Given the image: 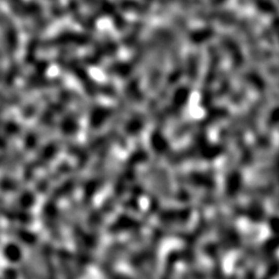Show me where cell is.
Listing matches in <instances>:
<instances>
[{"label": "cell", "instance_id": "cell-1", "mask_svg": "<svg viewBox=\"0 0 279 279\" xmlns=\"http://www.w3.org/2000/svg\"><path fill=\"white\" fill-rule=\"evenodd\" d=\"M43 220H44V223L48 229V231L50 232V234L53 237H55V239L56 238L59 239L60 230L58 226L56 208H55V205L53 204V203L49 202L45 205V207L43 209Z\"/></svg>", "mask_w": 279, "mask_h": 279}, {"label": "cell", "instance_id": "cell-2", "mask_svg": "<svg viewBox=\"0 0 279 279\" xmlns=\"http://www.w3.org/2000/svg\"><path fill=\"white\" fill-rule=\"evenodd\" d=\"M0 215H3L11 221H18L22 223H29L32 220V216L21 210L5 206L4 202L0 201Z\"/></svg>", "mask_w": 279, "mask_h": 279}, {"label": "cell", "instance_id": "cell-3", "mask_svg": "<svg viewBox=\"0 0 279 279\" xmlns=\"http://www.w3.org/2000/svg\"><path fill=\"white\" fill-rule=\"evenodd\" d=\"M43 260L46 268L45 279H56V272L52 263V251L50 245H45L43 250Z\"/></svg>", "mask_w": 279, "mask_h": 279}, {"label": "cell", "instance_id": "cell-4", "mask_svg": "<svg viewBox=\"0 0 279 279\" xmlns=\"http://www.w3.org/2000/svg\"><path fill=\"white\" fill-rule=\"evenodd\" d=\"M4 256L11 263L22 262V250L15 243H9L4 248Z\"/></svg>", "mask_w": 279, "mask_h": 279}, {"label": "cell", "instance_id": "cell-5", "mask_svg": "<svg viewBox=\"0 0 279 279\" xmlns=\"http://www.w3.org/2000/svg\"><path fill=\"white\" fill-rule=\"evenodd\" d=\"M13 234L16 235V237L21 242L28 245L29 247H34L36 245L37 238L32 232H29V231H26V230H21V229H16V230L14 229Z\"/></svg>", "mask_w": 279, "mask_h": 279}, {"label": "cell", "instance_id": "cell-6", "mask_svg": "<svg viewBox=\"0 0 279 279\" xmlns=\"http://www.w3.org/2000/svg\"><path fill=\"white\" fill-rule=\"evenodd\" d=\"M35 202V197L34 195L29 192V191H24L20 194L19 198H18V203L19 205L22 207V208H30L33 206Z\"/></svg>", "mask_w": 279, "mask_h": 279}, {"label": "cell", "instance_id": "cell-7", "mask_svg": "<svg viewBox=\"0 0 279 279\" xmlns=\"http://www.w3.org/2000/svg\"><path fill=\"white\" fill-rule=\"evenodd\" d=\"M19 188V184L16 180L10 178V177H5V178L0 179V190L12 192L16 191Z\"/></svg>", "mask_w": 279, "mask_h": 279}, {"label": "cell", "instance_id": "cell-8", "mask_svg": "<svg viewBox=\"0 0 279 279\" xmlns=\"http://www.w3.org/2000/svg\"><path fill=\"white\" fill-rule=\"evenodd\" d=\"M5 279H18V273L13 268H8L4 272Z\"/></svg>", "mask_w": 279, "mask_h": 279}]
</instances>
